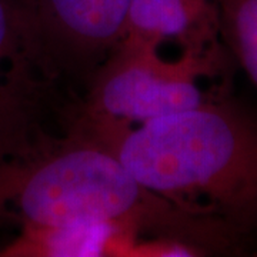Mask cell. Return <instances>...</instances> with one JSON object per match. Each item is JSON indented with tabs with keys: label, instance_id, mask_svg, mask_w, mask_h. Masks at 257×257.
<instances>
[{
	"label": "cell",
	"instance_id": "cell-1",
	"mask_svg": "<svg viewBox=\"0 0 257 257\" xmlns=\"http://www.w3.org/2000/svg\"><path fill=\"white\" fill-rule=\"evenodd\" d=\"M60 136L36 116L0 142V227L123 221L206 256L244 254V236L146 189L72 116Z\"/></svg>",
	"mask_w": 257,
	"mask_h": 257
},
{
	"label": "cell",
	"instance_id": "cell-2",
	"mask_svg": "<svg viewBox=\"0 0 257 257\" xmlns=\"http://www.w3.org/2000/svg\"><path fill=\"white\" fill-rule=\"evenodd\" d=\"M74 120L139 183L186 210L257 234V113L229 93L133 124Z\"/></svg>",
	"mask_w": 257,
	"mask_h": 257
},
{
	"label": "cell",
	"instance_id": "cell-3",
	"mask_svg": "<svg viewBox=\"0 0 257 257\" xmlns=\"http://www.w3.org/2000/svg\"><path fill=\"white\" fill-rule=\"evenodd\" d=\"M226 47L216 52H182L165 60L159 49L120 42L94 72L76 114L87 121L145 123L189 110L227 90H204L202 79H214L229 69Z\"/></svg>",
	"mask_w": 257,
	"mask_h": 257
},
{
	"label": "cell",
	"instance_id": "cell-4",
	"mask_svg": "<svg viewBox=\"0 0 257 257\" xmlns=\"http://www.w3.org/2000/svg\"><path fill=\"white\" fill-rule=\"evenodd\" d=\"M37 60L49 82L86 87L124 35L130 0H30Z\"/></svg>",
	"mask_w": 257,
	"mask_h": 257
},
{
	"label": "cell",
	"instance_id": "cell-5",
	"mask_svg": "<svg viewBox=\"0 0 257 257\" xmlns=\"http://www.w3.org/2000/svg\"><path fill=\"white\" fill-rule=\"evenodd\" d=\"M49 83L37 60L30 0H0V140L43 111Z\"/></svg>",
	"mask_w": 257,
	"mask_h": 257
},
{
	"label": "cell",
	"instance_id": "cell-6",
	"mask_svg": "<svg viewBox=\"0 0 257 257\" xmlns=\"http://www.w3.org/2000/svg\"><path fill=\"white\" fill-rule=\"evenodd\" d=\"M120 42L156 49L176 42L182 52L220 50L219 0H130Z\"/></svg>",
	"mask_w": 257,
	"mask_h": 257
},
{
	"label": "cell",
	"instance_id": "cell-7",
	"mask_svg": "<svg viewBox=\"0 0 257 257\" xmlns=\"http://www.w3.org/2000/svg\"><path fill=\"white\" fill-rule=\"evenodd\" d=\"M140 230L123 221L25 226L0 250L2 257H128Z\"/></svg>",
	"mask_w": 257,
	"mask_h": 257
},
{
	"label": "cell",
	"instance_id": "cell-8",
	"mask_svg": "<svg viewBox=\"0 0 257 257\" xmlns=\"http://www.w3.org/2000/svg\"><path fill=\"white\" fill-rule=\"evenodd\" d=\"M219 36L257 89V0H219Z\"/></svg>",
	"mask_w": 257,
	"mask_h": 257
}]
</instances>
